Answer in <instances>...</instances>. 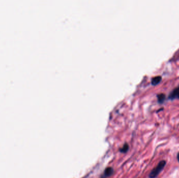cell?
I'll list each match as a JSON object with an SVG mask.
<instances>
[{
	"label": "cell",
	"mask_w": 179,
	"mask_h": 178,
	"mask_svg": "<svg viewBox=\"0 0 179 178\" xmlns=\"http://www.w3.org/2000/svg\"><path fill=\"white\" fill-rule=\"evenodd\" d=\"M166 164V160H163L160 161L158 164V165L151 171V172L149 175V178H157L158 175L160 174V172H161L164 168Z\"/></svg>",
	"instance_id": "6da1fadb"
},
{
	"label": "cell",
	"mask_w": 179,
	"mask_h": 178,
	"mask_svg": "<svg viewBox=\"0 0 179 178\" xmlns=\"http://www.w3.org/2000/svg\"><path fill=\"white\" fill-rule=\"evenodd\" d=\"M114 172V170L111 167H108L105 170L103 176L101 178H106L109 177L110 175H112V174Z\"/></svg>",
	"instance_id": "277c9868"
},
{
	"label": "cell",
	"mask_w": 179,
	"mask_h": 178,
	"mask_svg": "<svg viewBox=\"0 0 179 178\" xmlns=\"http://www.w3.org/2000/svg\"><path fill=\"white\" fill-rule=\"evenodd\" d=\"M162 76H159V75L154 76L151 79V85L153 86L158 85L159 84H160V82L162 81Z\"/></svg>",
	"instance_id": "3957f363"
},
{
	"label": "cell",
	"mask_w": 179,
	"mask_h": 178,
	"mask_svg": "<svg viewBox=\"0 0 179 178\" xmlns=\"http://www.w3.org/2000/svg\"><path fill=\"white\" fill-rule=\"evenodd\" d=\"M176 158H177V160H178V162L179 163V152L178 153V154H177Z\"/></svg>",
	"instance_id": "52a82bcc"
},
{
	"label": "cell",
	"mask_w": 179,
	"mask_h": 178,
	"mask_svg": "<svg viewBox=\"0 0 179 178\" xmlns=\"http://www.w3.org/2000/svg\"><path fill=\"white\" fill-rule=\"evenodd\" d=\"M168 99L172 101L176 99L179 100V85L171 91L168 96Z\"/></svg>",
	"instance_id": "7a4b0ae2"
},
{
	"label": "cell",
	"mask_w": 179,
	"mask_h": 178,
	"mask_svg": "<svg viewBox=\"0 0 179 178\" xmlns=\"http://www.w3.org/2000/svg\"><path fill=\"white\" fill-rule=\"evenodd\" d=\"M129 150V145L128 144L126 143L124 145V146H122L120 149V152L122 153H126V152H128Z\"/></svg>",
	"instance_id": "8992f818"
},
{
	"label": "cell",
	"mask_w": 179,
	"mask_h": 178,
	"mask_svg": "<svg viewBox=\"0 0 179 178\" xmlns=\"http://www.w3.org/2000/svg\"><path fill=\"white\" fill-rule=\"evenodd\" d=\"M157 98L158 103L159 104H163L166 99V96L163 93H161L157 95Z\"/></svg>",
	"instance_id": "5b68a950"
}]
</instances>
